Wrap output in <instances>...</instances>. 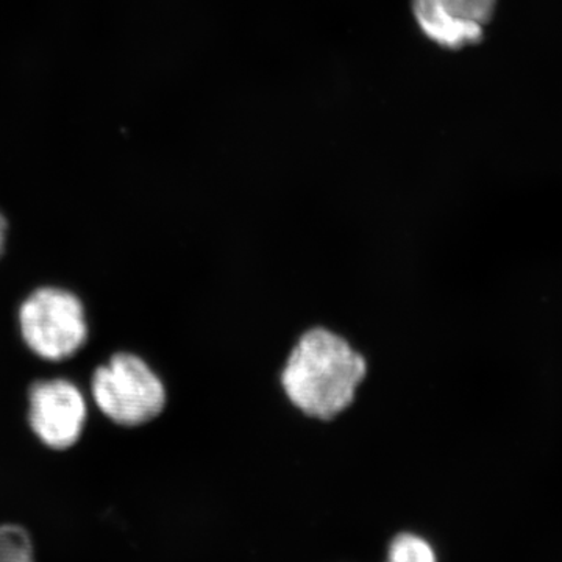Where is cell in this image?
I'll use <instances>...</instances> for the list:
<instances>
[{"mask_svg": "<svg viewBox=\"0 0 562 562\" xmlns=\"http://www.w3.org/2000/svg\"><path fill=\"white\" fill-rule=\"evenodd\" d=\"M0 562H35L27 531L14 525H0Z\"/></svg>", "mask_w": 562, "mask_h": 562, "instance_id": "cell-7", "label": "cell"}, {"mask_svg": "<svg viewBox=\"0 0 562 562\" xmlns=\"http://www.w3.org/2000/svg\"><path fill=\"white\" fill-rule=\"evenodd\" d=\"M497 0H413L422 32L439 46L461 49L483 40Z\"/></svg>", "mask_w": 562, "mask_h": 562, "instance_id": "cell-4", "label": "cell"}, {"mask_svg": "<svg viewBox=\"0 0 562 562\" xmlns=\"http://www.w3.org/2000/svg\"><path fill=\"white\" fill-rule=\"evenodd\" d=\"M20 325L29 349L44 360L72 357L87 341L83 306L76 295L57 288L33 292L22 305Z\"/></svg>", "mask_w": 562, "mask_h": 562, "instance_id": "cell-3", "label": "cell"}, {"mask_svg": "<svg viewBox=\"0 0 562 562\" xmlns=\"http://www.w3.org/2000/svg\"><path fill=\"white\" fill-rule=\"evenodd\" d=\"M369 361L342 333L313 325L297 336L279 372L281 394L310 420L349 412L368 379Z\"/></svg>", "mask_w": 562, "mask_h": 562, "instance_id": "cell-1", "label": "cell"}, {"mask_svg": "<svg viewBox=\"0 0 562 562\" xmlns=\"http://www.w3.org/2000/svg\"><path fill=\"white\" fill-rule=\"evenodd\" d=\"M29 419L47 447L69 449L80 438L87 420L83 395L66 380L36 383L31 391Z\"/></svg>", "mask_w": 562, "mask_h": 562, "instance_id": "cell-5", "label": "cell"}, {"mask_svg": "<svg viewBox=\"0 0 562 562\" xmlns=\"http://www.w3.org/2000/svg\"><path fill=\"white\" fill-rule=\"evenodd\" d=\"M5 233L7 222L3 220L2 214H0V254H2L3 246H5Z\"/></svg>", "mask_w": 562, "mask_h": 562, "instance_id": "cell-8", "label": "cell"}, {"mask_svg": "<svg viewBox=\"0 0 562 562\" xmlns=\"http://www.w3.org/2000/svg\"><path fill=\"white\" fill-rule=\"evenodd\" d=\"M384 562H438V553L424 536L402 531L391 539Z\"/></svg>", "mask_w": 562, "mask_h": 562, "instance_id": "cell-6", "label": "cell"}, {"mask_svg": "<svg viewBox=\"0 0 562 562\" xmlns=\"http://www.w3.org/2000/svg\"><path fill=\"white\" fill-rule=\"evenodd\" d=\"M92 395L106 417L125 427L157 419L165 412V384L146 361L117 353L92 376Z\"/></svg>", "mask_w": 562, "mask_h": 562, "instance_id": "cell-2", "label": "cell"}]
</instances>
